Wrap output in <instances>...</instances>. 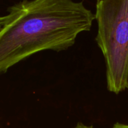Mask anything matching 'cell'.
<instances>
[{"mask_svg": "<svg viewBox=\"0 0 128 128\" xmlns=\"http://www.w3.org/2000/svg\"><path fill=\"white\" fill-rule=\"evenodd\" d=\"M96 1H97V0H96Z\"/></svg>", "mask_w": 128, "mask_h": 128, "instance_id": "obj_7", "label": "cell"}, {"mask_svg": "<svg viewBox=\"0 0 128 128\" xmlns=\"http://www.w3.org/2000/svg\"><path fill=\"white\" fill-rule=\"evenodd\" d=\"M112 128H128V124H124L120 123H116Z\"/></svg>", "mask_w": 128, "mask_h": 128, "instance_id": "obj_5", "label": "cell"}, {"mask_svg": "<svg viewBox=\"0 0 128 128\" xmlns=\"http://www.w3.org/2000/svg\"><path fill=\"white\" fill-rule=\"evenodd\" d=\"M10 19L9 14L5 15V16H0V32L2 30V29L5 27V26L8 24Z\"/></svg>", "mask_w": 128, "mask_h": 128, "instance_id": "obj_3", "label": "cell"}, {"mask_svg": "<svg viewBox=\"0 0 128 128\" xmlns=\"http://www.w3.org/2000/svg\"><path fill=\"white\" fill-rule=\"evenodd\" d=\"M126 89H128V68H127V74H126Z\"/></svg>", "mask_w": 128, "mask_h": 128, "instance_id": "obj_6", "label": "cell"}, {"mask_svg": "<svg viewBox=\"0 0 128 128\" xmlns=\"http://www.w3.org/2000/svg\"><path fill=\"white\" fill-rule=\"evenodd\" d=\"M73 128H94V127L92 126L86 125V124H83L82 122H78Z\"/></svg>", "mask_w": 128, "mask_h": 128, "instance_id": "obj_4", "label": "cell"}, {"mask_svg": "<svg viewBox=\"0 0 128 128\" xmlns=\"http://www.w3.org/2000/svg\"><path fill=\"white\" fill-rule=\"evenodd\" d=\"M8 14L9 21L0 32V74L36 53L71 48L95 20L82 2L73 0H26Z\"/></svg>", "mask_w": 128, "mask_h": 128, "instance_id": "obj_1", "label": "cell"}, {"mask_svg": "<svg viewBox=\"0 0 128 128\" xmlns=\"http://www.w3.org/2000/svg\"><path fill=\"white\" fill-rule=\"evenodd\" d=\"M96 42L105 58L108 90L126 89L128 68V0H97Z\"/></svg>", "mask_w": 128, "mask_h": 128, "instance_id": "obj_2", "label": "cell"}]
</instances>
